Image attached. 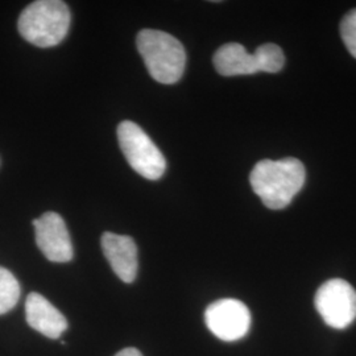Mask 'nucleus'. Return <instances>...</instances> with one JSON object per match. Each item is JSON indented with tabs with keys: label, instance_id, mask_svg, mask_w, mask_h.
Instances as JSON below:
<instances>
[{
	"label": "nucleus",
	"instance_id": "obj_1",
	"mask_svg": "<svg viewBox=\"0 0 356 356\" xmlns=\"http://www.w3.org/2000/svg\"><path fill=\"white\" fill-rule=\"evenodd\" d=\"M305 178L304 164L294 157H286L259 161L250 175V182L268 209L281 210L304 188Z\"/></svg>",
	"mask_w": 356,
	"mask_h": 356
},
{
	"label": "nucleus",
	"instance_id": "obj_2",
	"mask_svg": "<svg viewBox=\"0 0 356 356\" xmlns=\"http://www.w3.org/2000/svg\"><path fill=\"white\" fill-rule=\"evenodd\" d=\"M70 28V11L61 0H38L19 16L17 29L22 38L38 48L56 47Z\"/></svg>",
	"mask_w": 356,
	"mask_h": 356
},
{
	"label": "nucleus",
	"instance_id": "obj_3",
	"mask_svg": "<svg viewBox=\"0 0 356 356\" xmlns=\"http://www.w3.org/2000/svg\"><path fill=\"white\" fill-rule=\"evenodd\" d=\"M138 51L154 81L173 85L186 66V53L177 38L157 29H143L136 38Z\"/></svg>",
	"mask_w": 356,
	"mask_h": 356
},
{
	"label": "nucleus",
	"instance_id": "obj_4",
	"mask_svg": "<svg viewBox=\"0 0 356 356\" xmlns=\"http://www.w3.org/2000/svg\"><path fill=\"white\" fill-rule=\"evenodd\" d=\"M118 140L128 164L136 173L151 181L163 177L165 157L140 126L129 120L122 122L118 126Z\"/></svg>",
	"mask_w": 356,
	"mask_h": 356
},
{
	"label": "nucleus",
	"instance_id": "obj_5",
	"mask_svg": "<svg viewBox=\"0 0 356 356\" xmlns=\"http://www.w3.org/2000/svg\"><path fill=\"white\" fill-rule=\"evenodd\" d=\"M319 316L332 329L343 330L356 319V291L342 279L326 281L314 298Z\"/></svg>",
	"mask_w": 356,
	"mask_h": 356
},
{
	"label": "nucleus",
	"instance_id": "obj_6",
	"mask_svg": "<svg viewBox=\"0 0 356 356\" xmlns=\"http://www.w3.org/2000/svg\"><path fill=\"white\" fill-rule=\"evenodd\" d=\"M207 329L225 342L244 338L251 327L250 309L239 300L223 298L207 306L204 312Z\"/></svg>",
	"mask_w": 356,
	"mask_h": 356
},
{
	"label": "nucleus",
	"instance_id": "obj_7",
	"mask_svg": "<svg viewBox=\"0 0 356 356\" xmlns=\"http://www.w3.org/2000/svg\"><path fill=\"white\" fill-rule=\"evenodd\" d=\"M36 244L53 263H67L73 259V245L63 216L53 211L33 219Z\"/></svg>",
	"mask_w": 356,
	"mask_h": 356
},
{
	"label": "nucleus",
	"instance_id": "obj_8",
	"mask_svg": "<svg viewBox=\"0 0 356 356\" xmlns=\"http://www.w3.org/2000/svg\"><path fill=\"white\" fill-rule=\"evenodd\" d=\"M101 243L103 254L116 276L127 284L134 282L139 268L138 247L134 239L126 235L104 232Z\"/></svg>",
	"mask_w": 356,
	"mask_h": 356
},
{
	"label": "nucleus",
	"instance_id": "obj_9",
	"mask_svg": "<svg viewBox=\"0 0 356 356\" xmlns=\"http://www.w3.org/2000/svg\"><path fill=\"white\" fill-rule=\"evenodd\" d=\"M26 318L33 330L51 339H58L69 326L64 314L36 292L29 293L26 297Z\"/></svg>",
	"mask_w": 356,
	"mask_h": 356
},
{
	"label": "nucleus",
	"instance_id": "obj_10",
	"mask_svg": "<svg viewBox=\"0 0 356 356\" xmlns=\"http://www.w3.org/2000/svg\"><path fill=\"white\" fill-rule=\"evenodd\" d=\"M216 70L223 76H251L260 72L254 53H248L238 42L222 45L214 54Z\"/></svg>",
	"mask_w": 356,
	"mask_h": 356
},
{
	"label": "nucleus",
	"instance_id": "obj_11",
	"mask_svg": "<svg viewBox=\"0 0 356 356\" xmlns=\"http://www.w3.org/2000/svg\"><path fill=\"white\" fill-rule=\"evenodd\" d=\"M20 298V285L13 273L0 267V316L13 310Z\"/></svg>",
	"mask_w": 356,
	"mask_h": 356
},
{
	"label": "nucleus",
	"instance_id": "obj_12",
	"mask_svg": "<svg viewBox=\"0 0 356 356\" xmlns=\"http://www.w3.org/2000/svg\"><path fill=\"white\" fill-rule=\"evenodd\" d=\"M259 61L260 72L264 73H279L285 64L284 51L276 44L260 45L254 51Z\"/></svg>",
	"mask_w": 356,
	"mask_h": 356
},
{
	"label": "nucleus",
	"instance_id": "obj_13",
	"mask_svg": "<svg viewBox=\"0 0 356 356\" xmlns=\"http://www.w3.org/2000/svg\"><path fill=\"white\" fill-rule=\"evenodd\" d=\"M341 36L346 48L356 58V8L344 15L341 23Z\"/></svg>",
	"mask_w": 356,
	"mask_h": 356
},
{
	"label": "nucleus",
	"instance_id": "obj_14",
	"mask_svg": "<svg viewBox=\"0 0 356 356\" xmlns=\"http://www.w3.org/2000/svg\"><path fill=\"white\" fill-rule=\"evenodd\" d=\"M115 356H143L140 351L138 348H134V347H128L124 348L122 351H119Z\"/></svg>",
	"mask_w": 356,
	"mask_h": 356
}]
</instances>
